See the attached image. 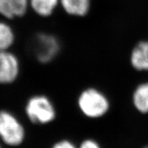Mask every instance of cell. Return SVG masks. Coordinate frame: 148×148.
I'll list each match as a JSON object with an SVG mask.
<instances>
[{
	"mask_svg": "<svg viewBox=\"0 0 148 148\" xmlns=\"http://www.w3.org/2000/svg\"><path fill=\"white\" fill-rule=\"evenodd\" d=\"M25 138V130L21 121L13 113L0 110V138L6 145H20Z\"/></svg>",
	"mask_w": 148,
	"mask_h": 148,
	"instance_id": "cell-4",
	"label": "cell"
},
{
	"mask_svg": "<svg viewBox=\"0 0 148 148\" xmlns=\"http://www.w3.org/2000/svg\"><path fill=\"white\" fill-rule=\"evenodd\" d=\"M29 10V0H0V16L8 21L23 17Z\"/></svg>",
	"mask_w": 148,
	"mask_h": 148,
	"instance_id": "cell-6",
	"label": "cell"
},
{
	"mask_svg": "<svg viewBox=\"0 0 148 148\" xmlns=\"http://www.w3.org/2000/svg\"><path fill=\"white\" fill-rule=\"evenodd\" d=\"M129 61L136 71L148 72V39L140 40L133 46Z\"/></svg>",
	"mask_w": 148,
	"mask_h": 148,
	"instance_id": "cell-7",
	"label": "cell"
},
{
	"mask_svg": "<svg viewBox=\"0 0 148 148\" xmlns=\"http://www.w3.org/2000/svg\"><path fill=\"white\" fill-rule=\"evenodd\" d=\"M20 63L17 56L9 50L0 51V84H9L17 79Z\"/></svg>",
	"mask_w": 148,
	"mask_h": 148,
	"instance_id": "cell-5",
	"label": "cell"
},
{
	"mask_svg": "<svg viewBox=\"0 0 148 148\" xmlns=\"http://www.w3.org/2000/svg\"><path fill=\"white\" fill-rule=\"evenodd\" d=\"M29 121L35 124L46 125L53 121L56 110L51 99L44 95H35L29 97L25 107Z\"/></svg>",
	"mask_w": 148,
	"mask_h": 148,
	"instance_id": "cell-2",
	"label": "cell"
},
{
	"mask_svg": "<svg viewBox=\"0 0 148 148\" xmlns=\"http://www.w3.org/2000/svg\"><path fill=\"white\" fill-rule=\"evenodd\" d=\"M132 103L138 113L148 114V80L139 83L133 90Z\"/></svg>",
	"mask_w": 148,
	"mask_h": 148,
	"instance_id": "cell-9",
	"label": "cell"
},
{
	"mask_svg": "<svg viewBox=\"0 0 148 148\" xmlns=\"http://www.w3.org/2000/svg\"><path fill=\"white\" fill-rule=\"evenodd\" d=\"M29 9L40 17L52 15L60 5V0H29Z\"/></svg>",
	"mask_w": 148,
	"mask_h": 148,
	"instance_id": "cell-10",
	"label": "cell"
},
{
	"mask_svg": "<svg viewBox=\"0 0 148 148\" xmlns=\"http://www.w3.org/2000/svg\"><path fill=\"white\" fill-rule=\"evenodd\" d=\"M142 148H148V144H147V145H145V146H143V147H142Z\"/></svg>",
	"mask_w": 148,
	"mask_h": 148,
	"instance_id": "cell-14",
	"label": "cell"
},
{
	"mask_svg": "<svg viewBox=\"0 0 148 148\" xmlns=\"http://www.w3.org/2000/svg\"><path fill=\"white\" fill-rule=\"evenodd\" d=\"M16 32L10 21L0 18V51L9 50L16 40Z\"/></svg>",
	"mask_w": 148,
	"mask_h": 148,
	"instance_id": "cell-11",
	"label": "cell"
},
{
	"mask_svg": "<svg viewBox=\"0 0 148 148\" xmlns=\"http://www.w3.org/2000/svg\"><path fill=\"white\" fill-rule=\"evenodd\" d=\"M77 148H102L99 143L93 138H86L83 140Z\"/></svg>",
	"mask_w": 148,
	"mask_h": 148,
	"instance_id": "cell-12",
	"label": "cell"
},
{
	"mask_svg": "<svg viewBox=\"0 0 148 148\" xmlns=\"http://www.w3.org/2000/svg\"><path fill=\"white\" fill-rule=\"evenodd\" d=\"M51 148H77L73 142L67 139H62L54 143Z\"/></svg>",
	"mask_w": 148,
	"mask_h": 148,
	"instance_id": "cell-13",
	"label": "cell"
},
{
	"mask_svg": "<svg viewBox=\"0 0 148 148\" xmlns=\"http://www.w3.org/2000/svg\"><path fill=\"white\" fill-rule=\"evenodd\" d=\"M77 104L81 113L90 119L106 116L111 106L108 96L95 87H88L82 90L77 97Z\"/></svg>",
	"mask_w": 148,
	"mask_h": 148,
	"instance_id": "cell-1",
	"label": "cell"
},
{
	"mask_svg": "<svg viewBox=\"0 0 148 148\" xmlns=\"http://www.w3.org/2000/svg\"><path fill=\"white\" fill-rule=\"evenodd\" d=\"M0 148H2V147H1V145H0Z\"/></svg>",
	"mask_w": 148,
	"mask_h": 148,
	"instance_id": "cell-15",
	"label": "cell"
},
{
	"mask_svg": "<svg viewBox=\"0 0 148 148\" xmlns=\"http://www.w3.org/2000/svg\"><path fill=\"white\" fill-rule=\"evenodd\" d=\"M32 42L36 60L42 64L51 62L60 51V40L54 33L38 31L34 34Z\"/></svg>",
	"mask_w": 148,
	"mask_h": 148,
	"instance_id": "cell-3",
	"label": "cell"
},
{
	"mask_svg": "<svg viewBox=\"0 0 148 148\" xmlns=\"http://www.w3.org/2000/svg\"><path fill=\"white\" fill-rule=\"evenodd\" d=\"M60 7L68 15L83 18L90 13L92 0H60Z\"/></svg>",
	"mask_w": 148,
	"mask_h": 148,
	"instance_id": "cell-8",
	"label": "cell"
}]
</instances>
